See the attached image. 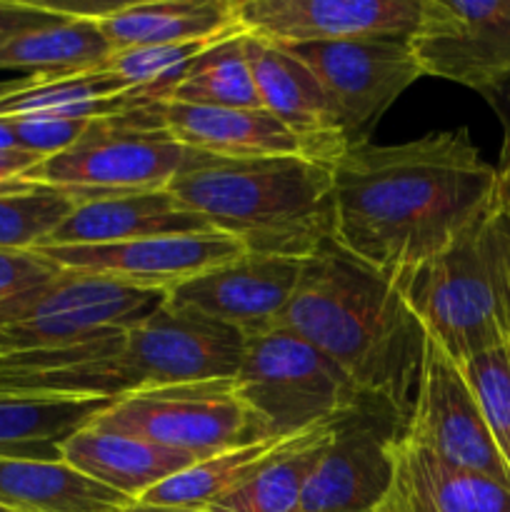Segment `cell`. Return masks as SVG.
<instances>
[{"instance_id": "1", "label": "cell", "mask_w": 510, "mask_h": 512, "mask_svg": "<svg viewBox=\"0 0 510 512\" xmlns=\"http://www.w3.org/2000/svg\"><path fill=\"white\" fill-rule=\"evenodd\" d=\"M498 168L468 128L400 145H358L333 163L335 235L390 280L443 253L495 203Z\"/></svg>"}, {"instance_id": "2", "label": "cell", "mask_w": 510, "mask_h": 512, "mask_svg": "<svg viewBox=\"0 0 510 512\" xmlns=\"http://www.w3.org/2000/svg\"><path fill=\"white\" fill-rule=\"evenodd\" d=\"M278 325L315 345L360 393L388 403L408 423L430 338L393 280L325 240L303 260Z\"/></svg>"}, {"instance_id": "3", "label": "cell", "mask_w": 510, "mask_h": 512, "mask_svg": "<svg viewBox=\"0 0 510 512\" xmlns=\"http://www.w3.org/2000/svg\"><path fill=\"white\" fill-rule=\"evenodd\" d=\"M245 335L165 300L128 333L73 348L0 353V398L120 400L165 385L233 380Z\"/></svg>"}, {"instance_id": "4", "label": "cell", "mask_w": 510, "mask_h": 512, "mask_svg": "<svg viewBox=\"0 0 510 512\" xmlns=\"http://www.w3.org/2000/svg\"><path fill=\"white\" fill-rule=\"evenodd\" d=\"M180 205L245 253L305 260L335 235L333 165L300 158L205 155L168 185Z\"/></svg>"}, {"instance_id": "5", "label": "cell", "mask_w": 510, "mask_h": 512, "mask_svg": "<svg viewBox=\"0 0 510 512\" xmlns=\"http://www.w3.org/2000/svg\"><path fill=\"white\" fill-rule=\"evenodd\" d=\"M393 283L455 365L500 348L508 343L510 215L495 200L443 253Z\"/></svg>"}, {"instance_id": "6", "label": "cell", "mask_w": 510, "mask_h": 512, "mask_svg": "<svg viewBox=\"0 0 510 512\" xmlns=\"http://www.w3.org/2000/svg\"><path fill=\"white\" fill-rule=\"evenodd\" d=\"M203 158L168 133L163 103H145L128 113L90 120L75 145L40 160L23 180L95 200L165 190Z\"/></svg>"}, {"instance_id": "7", "label": "cell", "mask_w": 510, "mask_h": 512, "mask_svg": "<svg viewBox=\"0 0 510 512\" xmlns=\"http://www.w3.org/2000/svg\"><path fill=\"white\" fill-rule=\"evenodd\" d=\"M233 390L263 440L308 433L343 415L363 395L328 355L283 325L245 338Z\"/></svg>"}, {"instance_id": "8", "label": "cell", "mask_w": 510, "mask_h": 512, "mask_svg": "<svg viewBox=\"0 0 510 512\" xmlns=\"http://www.w3.org/2000/svg\"><path fill=\"white\" fill-rule=\"evenodd\" d=\"M165 300L163 290L63 270L48 283L0 303V353L73 348L115 338L158 313Z\"/></svg>"}, {"instance_id": "9", "label": "cell", "mask_w": 510, "mask_h": 512, "mask_svg": "<svg viewBox=\"0 0 510 512\" xmlns=\"http://www.w3.org/2000/svg\"><path fill=\"white\" fill-rule=\"evenodd\" d=\"M90 425L180 450L195 460L263 440L255 418L235 395L233 380L140 390L115 400Z\"/></svg>"}, {"instance_id": "10", "label": "cell", "mask_w": 510, "mask_h": 512, "mask_svg": "<svg viewBox=\"0 0 510 512\" xmlns=\"http://www.w3.org/2000/svg\"><path fill=\"white\" fill-rule=\"evenodd\" d=\"M408 423L395 408L360 395L333 420L298 512H375L393 480L395 445Z\"/></svg>"}, {"instance_id": "11", "label": "cell", "mask_w": 510, "mask_h": 512, "mask_svg": "<svg viewBox=\"0 0 510 512\" xmlns=\"http://www.w3.org/2000/svg\"><path fill=\"white\" fill-rule=\"evenodd\" d=\"M288 50L323 85L348 150L368 143L385 110L425 75L408 40H343Z\"/></svg>"}, {"instance_id": "12", "label": "cell", "mask_w": 510, "mask_h": 512, "mask_svg": "<svg viewBox=\"0 0 510 512\" xmlns=\"http://www.w3.org/2000/svg\"><path fill=\"white\" fill-rule=\"evenodd\" d=\"M408 45L425 75L478 93L510 75V0H420Z\"/></svg>"}, {"instance_id": "13", "label": "cell", "mask_w": 510, "mask_h": 512, "mask_svg": "<svg viewBox=\"0 0 510 512\" xmlns=\"http://www.w3.org/2000/svg\"><path fill=\"white\" fill-rule=\"evenodd\" d=\"M408 435L455 468L480 473L510 490V470L485 425L473 390L458 365L428 340L418 398Z\"/></svg>"}, {"instance_id": "14", "label": "cell", "mask_w": 510, "mask_h": 512, "mask_svg": "<svg viewBox=\"0 0 510 512\" xmlns=\"http://www.w3.org/2000/svg\"><path fill=\"white\" fill-rule=\"evenodd\" d=\"M420 0H238L245 33L295 48L343 40H408Z\"/></svg>"}, {"instance_id": "15", "label": "cell", "mask_w": 510, "mask_h": 512, "mask_svg": "<svg viewBox=\"0 0 510 512\" xmlns=\"http://www.w3.org/2000/svg\"><path fill=\"white\" fill-rule=\"evenodd\" d=\"M35 250L63 270L103 275L133 288L163 290V293L205 270L245 255V248L238 240L218 230L155 235V238L110 245H45Z\"/></svg>"}, {"instance_id": "16", "label": "cell", "mask_w": 510, "mask_h": 512, "mask_svg": "<svg viewBox=\"0 0 510 512\" xmlns=\"http://www.w3.org/2000/svg\"><path fill=\"white\" fill-rule=\"evenodd\" d=\"M303 260L245 253L168 290L175 308L198 310L245 338L275 328L298 288Z\"/></svg>"}, {"instance_id": "17", "label": "cell", "mask_w": 510, "mask_h": 512, "mask_svg": "<svg viewBox=\"0 0 510 512\" xmlns=\"http://www.w3.org/2000/svg\"><path fill=\"white\" fill-rule=\"evenodd\" d=\"M245 55L253 70L260 103L273 113L305 150V158L333 165L348 150L333 105L308 65L288 48L245 33Z\"/></svg>"}, {"instance_id": "18", "label": "cell", "mask_w": 510, "mask_h": 512, "mask_svg": "<svg viewBox=\"0 0 510 512\" xmlns=\"http://www.w3.org/2000/svg\"><path fill=\"white\" fill-rule=\"evenodd\" d=\"M68 15L93 18L113 53L210 40L240 28L238 0H148V3L63 5Z\"/></svg>"}, {"instance_id": "19", "label": "cell", "mask_w": 510, "mask_h": 512, "mask_svg": "<svg viewBox=\"0 0 510 512\" xmlns=\"http://www.w3.org/2000/svg\"><path fill=\"white\" fill-rule=\"evenodd\" d=\"M375 512H510V490L445 463L405 435L395 445L393 480Z\"/></svg>"}, {"instance_id": "20", "label": "cell", "mask_w": 510, "mask_h": 512, "mask_svg": "<svg viewBox=\"0 0 510 512\" xmlns=\"http://www.w3.org/2000/svg\"><path fill=\"white\" fill-rule=\"evenodd\" d=\"M210 225L198 213L188 210L165 190L148 193H118L95 200H83L45 245H110L155 235L210 233Z\"/></svg>"}, {"instance_id": "21", "label": "cell", "mask_w": 510, "mask_h": 512, "mask_svg": "<svg viewBox=\"0 0 510 512\" xmlns=\"http://www.w3.org/2000/svg\"><path fill=\"white\" fill-rule=\"evenodd\" d=\"M163 123L180 145L210 158H305L300 140L265 108L238 110L163 103Z\"/></svg>"}, {"instance_id": "22", "label": "cell", "mask_w": 510, "mask_h": 512, "mask_svg": "<svg viewBox=\"0 0 510 512\" xmlns=\"http://www.w3.org/2000/svg\"><path fill=\"white\" fill-rule=\"evenodd\" d=\"M60 458L133 503L163 480L198 463L193 455L180 450L163 448L133 435L110 433L93 425L65 440Z\"/></svg>"}, {"instance_id": "23", "label": "cell", "mask_w": 510, "mask_h": 512, "mask_svg": "<svg viewBox=\"0 0 510 512\" xmlns=\"http://www.w3.org/2000/svg\"><path fill=\"white\" fill-rule=\"evenodd\" d=\"M133 500L65 460L0 458V508L15 512H123Z\"/></svg>"}, {"instance_id": "24", "label": "cell", "mask_w": 510, "mask_h": 512, "mask_svg": "<svg viewBox=\"0 0 510 512\" xmlns=\"http://www.w3.org/2000/svg\"><path fill=\"white\" fill-rule=\"evenodd\" d=\"M115 400L0 398V458L63 460L60 448Z\"/></svg>"}, {"instance_id": "25", "label": "cell", "mask_w": 510, "mask_h": 512, "mask_svg": "<svg viewBox=\"0 0 510 512\" xmlns=\"http://www.w3.org/2000/svg\"><path fill=\"white\" fill-rule=\"evenodd\" d=\"M110 55L113 48L93 18L63 13L55 23L0 45V68L28 70L38 78H63L103 68Z\"/></svg>"}, {"instance_id": "26", "label": "cell", "mask_w": 510, "mask_h": 512, "mask_svg": "<svg viewBox=\"0 0 510 512\" xmlns=\"http://www.w3.org/2000/svg\"><path fill=\"white\" fill-rule=\"evenodd\" d=\"M333 420L290 438L240 488L215 500L208 512H298L305 485L320 463Z\"/></svg>"}, {"instance_id": "27", "label": "cell", "mask_w": 510, "mask_h": 512, "mask_svg": "<svg viewBox=\"0 0 510 512\" xmlns=\"http://www.w3.org/2000/svg\"><path fill=\"white\" fill-rule=\"evenodd\" d=\"M288 440H258V443L230 448L225 453L213 455V458L198 460L190 468L175 473L173 478L155 485L135 503L208 510L215 500L225 498L235 488H240L245 480L253 478Z\"/></svg>"}, {"instance_id": "28", "label": "cell", "mask_w": 510, "mask_h": 512, "mask_svg": "<svg viewBox=\"0 0 510 512\" xmlns=\"http://www.w3.org/2000/svg\"><path fill=\"white\" fill-rule=\"evenodd\" d=\"M168 103L238 110L263 108L245 55V30H230L218 43L205 48L173 85Z\"/></svg>"}, {"instance_id": "29", "label": "cell", "mask_w": 510, "mask_h": 512, "mask_svg": "<svg viewBox=\"0 0 510 512\" xmlns=\"http://www.w3.org/2000/svg\"><path fill=\"white\" fill-rule=\"evenodd\" d=\"M83 198L70 190L13 180L0 185V250H35Z\"/></svg>"}, {"instance_id": "30", "label": "cell", "mask_w": 510, "mask_h": 512, "mask_svg": "<svg viewBox=\"0 0 510 512\" xmlns=\"http://www.w3.org/2000/svg\"><path fill=\"white\" fill-rule=\"evenodd\" d=\"M510 470V343L458 365Z\"/></svg>"}, {"instance_id": "31", "label": "cell", "mask_w": 510, "mask_h": 512, "mask_svg": "<svg viewBox=\"0 0 510 512\" xmlns=\"http://www.w3.org/2000/svg\"><path fill=\"white\" fill-rule=\"evenodd\" d=\"M223 35L210 40H190V43H178V45H158V48L118 50V53H113L108 60H105L103 68L110 70V73H115L118 78H123L130 88L160 90V93L165 95V103H168L170 90H173V85L178 83L180 75L188 70V65L193 63L205 48L218 43Z\"/></svg>"}, {"instance_id": "32", "label": "cell", "mask_w": 510, "mask_h": 512, "mask_svg": "<svg viewBox=\"0 0 510 512\" xmlns=\"http://www.w3.org/2000/svg\"><path fill=\"white\" fill-rule=\"evenodd\" d=\"M13 133L15 143L25 153L53 158L63 153L85 133L90 120H65L53 115H20V118H3Z\"/></svg>"}, {"instance_id": "33", "label": "cell", "mask_w": 510, "mask_h": 512, "mask_svg": "<svg viewBox=\"0 0 510 512\" xmlns=\"http://www.w3.org/2000/svg\"><path fill=\"white\" fill-rule=\"evenodd\" d=\"M60 273L63 268L38 250H0V303L48 283Z\"/></svg>"}, {"instance_id": "34", "label": "cell", "mask_w": 510, "mask_h": 512, "mask_svg": "<svg viewBox=\"0 0 510 512\" xmlns=\"http://www.w3.org/2000/svg\"><path fill=\"white\" fill-rule=\"evenodd\" d=\"M60 18H63V13L55 5L0 0V45L18 38V35L30 33V30L45 28V25L55 23Z\"/></svg>"}, {"instance_id": "35", "label": "cell", "mask_w": 510, "mask_h": 512, "mask_svg": "<svg viewBox=\"0 0 510 512\" xmlns=\"http://www.w3.org/2000/svg\"><path fill=\"white\" fill-rule=\"evenodd\" d=\"M488 105L493 108V113L500 118L503 125V150H500V168L510 165V75L495 80V83L485 85L478 90Z\"/></svg>"}, {"instance_id": "36", "label": "cell", "mask_w": 510, "mask_h": 512, "mask_svg": "<svg viewBox=\"0 0 510 512\" xmlns=\"http://www.w3.org/2000/svg\"><path fill=\"white\" fill-rule=\"evenodd\" d=\"M40 160H43L40 155L25 153V150H0V183L23 180Z\"/></svg>"}, {"instance_id": "37", "label": "cell", "mask_w": 510, "mask_h": 512, "mask_svg": "<svg viewBox=\"0 0 510 512\" xmlns=\"http://www.w3.org/2000/svg\"><path fill=\"white\" fill-rule=\"evenodd\" d=\"M495 200L500 208L510 215V165L498 168V188H495Z\"/></svg>"}, {"instance_id": "38", "label": "cell", "mask_w": 510, "mask_h": 512, "mask_svg": "<svg viewBox=\"0 0 510 512\" xmlns=\"http://www.w3.org/2000/svg\"><path fill=\"white\" fill-rule=\"evenodd\" d=\"M33 83H35V75H28V78H20V80H5V83H0V100L8 98V95H13V93H18V90L30 88Z\"/></svg>"}, {"instance_id": "39", "label": "cell", "mask_w": 510, "mask_h": 512, "mask_svg": "<svg viewBox=\"0 0 510 512\" xmlns=\"http://www.w3.org/2000/svg\"><path fill=\"white\" fill-rule=\"evenodd\" d=\"M123 512H208V510H190V508H163V505H145L130 503Z\"/></svg>"}, {"instance_id": "40", "label": "cell", "mask_w": 510, "mask_h": 512, "mask_svg": "<svg viewBox=\"0 0 510 512\" xmlns=\"http://www.w3.org/2000/svg\"><path fill=\"white\" fill-rule=\"evenodd\" d=\"M0 150H20L18 143H15L13 133H10L8 123H5L3 118H0Z\"/></svg>"}, {"instance_id": "41", "label": "cell", "mask_w": 510, "mask_h": 512, "mask_svg": "<svg viewBox=\"0 0 510 512\" xmlns=\"http://www.w3.org/2000/svg\"><path fill=\"white\" fill-rule=\"evenodd\" d=\"M508 343H510V298H508Z\"/></svg>"}, {"instance_id": "42", "label": "cell", "mask_w": 510, "mask_h": 512, "mask_svg": "<svg viewBox=\"0 0 510 512\" xmlns=\"http://www.w3.org/2000/svg\"><path fill=\"white\" fill-rule=\"evenodd\" d=\"M0 512H15V510H8V508H0Z\"/></svg>"}, {"instance_id": "43", "label": "cell", "mask_w": 510, "mask_h": 512, "mask_svg": "<svg viewBox=\"0 0 510 512\" xmlns=\"http://www.w3.org/2000/svg\"><path fill=\"white\" fill-rule=\"evenodd\" d=\"M0 185H3V183H0Z\"/></svg>"}]
</instances>
